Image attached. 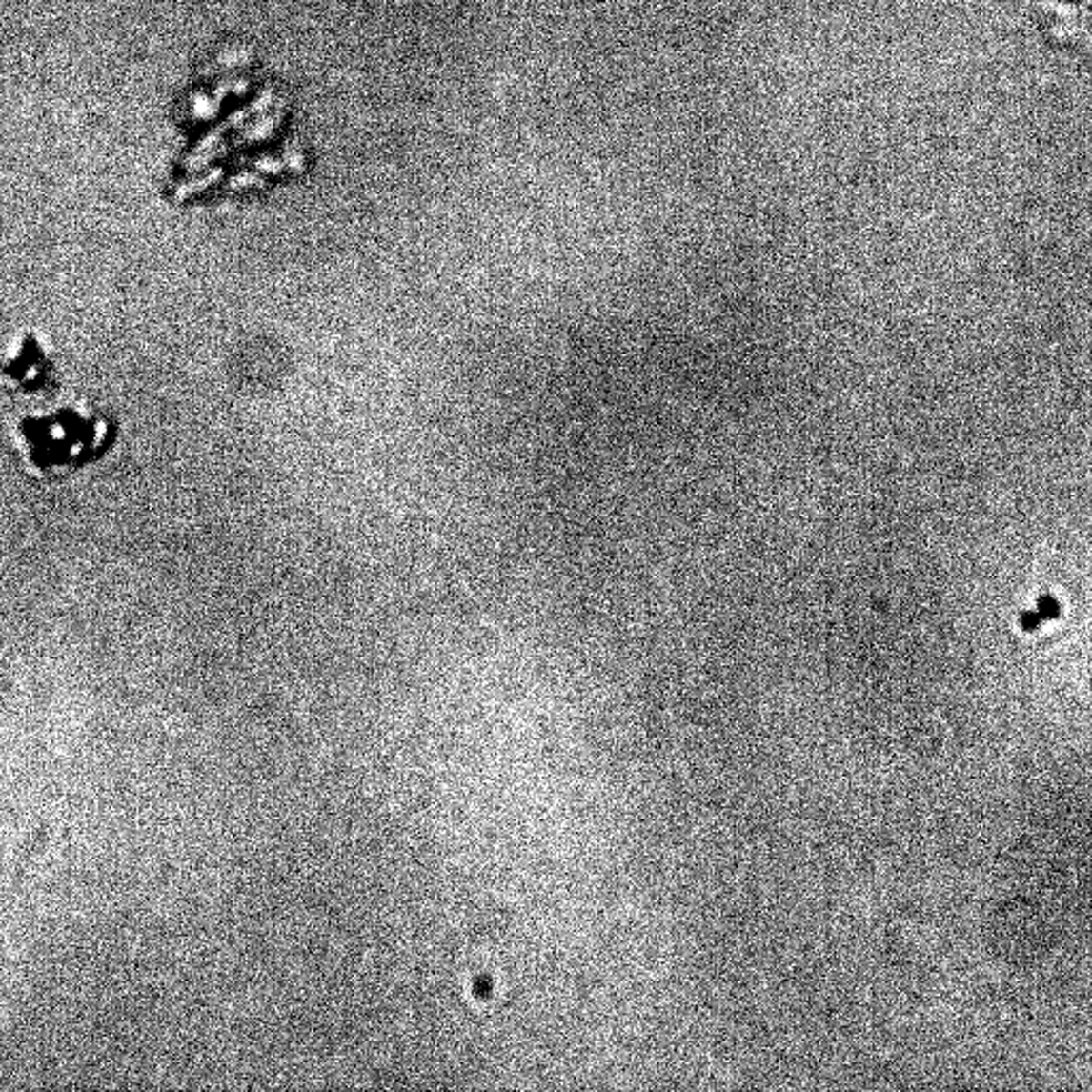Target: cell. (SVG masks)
I'll return each instance as SVG.
<instances>
[{"mask_svg":"<svg viewBox=\"0 0 1092 1092\" xmlns=\"http://www.w3.org/2000/svg\"><path fill=\"white\" fill-rule=\"evenodd\" d=\"M113 435L111 420L86 406L22 418L15 429L26 461L41 474L84 468L111 449Z\"/></svg>","mask_w":1092,"mask_h":1092,"instance_id":"cell-1","label":"cell"},{"mask_svg":"<svg viewBox=\"0 0 1092 1092\" xmlns=\"http://www.w3.org/2000/svg\"><path fill=\"white\" fill-rule=\"evenodd\" d=\"M0 375L20 393H43V389L53 380V361L46 344L39 337L26 335L15 346L11 359H5L0 367Z\"/></svg>","mask_w":1092,"mask_h":1092,"instance_id":"cell-2","label":"cell"},{"mask_svg":"<svg viewBox=\"0 0 1092 1092\" xmlns=\"http://www.w3.org/2000/svg\"><path fill=\"white\" fill-rule=\"evenodd\" d=\"M1061 615V604L1059 599H1054L1052 596H1043L1040 597V602L1033 608V611H1026L1022 615V619H1020V625L1026 632H1033L1035 628H1040L1045 621H1052V619H1059Z\"/></svg>","mask_w":1092,"mask_h":1092,"instance_id":"cell-3","label":"cell"}]
</instances>
